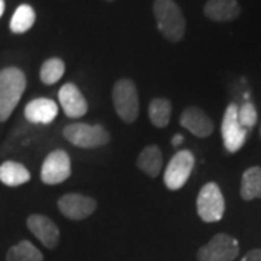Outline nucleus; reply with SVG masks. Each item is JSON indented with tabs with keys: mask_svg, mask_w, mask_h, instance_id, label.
<instances>
[{
	"mask_svg": "<svg viewBox=\"0 0 261 261\" xmlns=\"http://www.w3.org/2000/svg\"><path fill=\"white\" fill-rule=\"evenodd\" d=\"M6 261H44V255L32 243L20 241L10 247L6 254Z\"/></svg>",
	"mask_w": 261,
	"mask_h": 261,
	"instance_id": "412c9836",
	"label": "nucleus"
},
{
	"mask_svg": "<svg viewBox=\"0 0 261 261\" xmlns=\"http://www.w3.org/2000/svg\"><path fill=\"white\" fill-rule=\"evenodd\" d=\"M180 125L197 138H206L214 132L212 119L197 106L186 108L180 116Z\"/></svg>",
	"mask_w": 261,
	"mask_h": 261,
	"instance_id": "ddd939ff",
	"label": "nucleus"
},
{
	"mask_svg": "<svg viewBox=\"0 0 261 261\" xmlns=\"http://www.w3.org/2000/svg\"><path fill=\"white\" fill-rule=\"evenodd\" d=\"M112 100L115 111L122 121L134 123L140 115V97L135 83L129 79L118 80L112 90Z\"/></svg>",
	"mask_w": 261,
	"mask_h": 261,
	"instance_id": "7ed1b4c3",
	"label": "nucleus"
},
{
	"mask_svg": "<svg viewBox=\"0 0 261 261\" xmlns=\"http://www.w3.org/2000/svg\"><path fill=\"white\" fill-rule=\"evenodd\" d=\"M58 100L68 118H82L89 111L86 97L74 83H65L60 89Z\"/></svg>",
	"mask_w": 261,
	"mask_h": 261,
	"instance_id": "f8f14e48",
	"label": "nucleus"
},
{
	"mask_svg": "<svg viewBox=\"0 0 261 261\" xmlns=\"http://www.w3.org/2000/svg\"><path fill=\"white\" fill-rule=\"evenodd\" d=\"M106 2H115V0H106Z\"/></svg>",
	"mask_w": 261,
	"mask_h": 261,
	"instance_id": "bb28decb",
	"label": "nucleus"
},
{
	"mask_svg": "<svg viewBox=\"0 0 261 261\" xmlns=\"http://www.w3.org/2000/svg\"><path fill=\"white\" fill-rule=\"evenodd\" d=\"M240 254L238 241L228 233H216L196 254L197 261H232Z\"/></svg>",
	"mask_w": 261,
	"mask_h": 261,
	"instance_id": "423d86ee",
	"label": "nucleus"
},
{
	"mask_svg": "<svg viewBox=\"0 0 261 261\" xmlns=\"http://www.w3.org/2000/svg\"><path fill=\"white\" fill-rule=\"evenodd\" d=\"M152 10L163 37L170 42H178L185 38L186 19L174 0H154Z\"/></svg>",
	"mask_w": 261,
	"mask_h": 261,
	"instance_id": "f03ea898",
	"label": "nucleus"
},
{
	"mask_svg": "<svg viewBox=\"0 0 261 261\" xmlns=\"http://www.w3.org/2000/svg\"><path fill=\"white\" fill-rule=\"evenodd\" d=\"M71 176V161L64 149H56L48 154L42 167L41 180L45 185H60Z\"/></svg>",
	"mask_w": 261,
	"mask_h": 261,
	"instance_id": "6e6552de",
	"label": "nucleus"
},
{
	"mask_svg": "<svg viewBox=\"0 0 261 261\" xmlns=\"http://www.w3.org/2000/svg\"><path fill=\"white\" fill-rule=\"evenodd\" d=\"M137 166L149 177H159L163 168V152L157 145H148L137 159Z\"/></svg>",
	"mask_w": 261,
	"mask_h": 261,
	"instance_id": "f3484780",
	"label": "nucleus"
},
{
	"mask_svg": "<svg viewBox=\"0 0 261 261\" xmlns=\"http://www.w3.org/2000/svg\"><path fill=\"white\" fill-rule=\"evenodd\" d=\"M197 215L203 222L212 224L222 219L225 214V199L216 183H206L196 199Z\"/></svg>",
	"mask_w": 261,
	"mask_h": 261,
	"instance_id": "39448f33",
	"label": "nucleus"
},
{
	"mask_svg": "<svg viewBox=\"0 0 261 261\" xmlns=\"http://www.w3.org/2000/svg\"><path fill=\"white\" fill-rule=\"evenodd\" d=\"M57 205L65 218L71 221H82L93 214L97 207V202L93 197L80 193H67L58 199Z\"/></svg>",
	"mask_w": 261,
	"mask_h": 261,
	"instance_id": "9d476101",
	"label": "nucleus"
},
{
	"mask_svg": "<svg viewBox=\"0 0 261 261\" xmlns=\"http://www.w3.org/2000/svg\"><path fill=\"white\" fill-rule=\"evenodd\" d=\"M148 116L155 128H166L170 123L171 116V102L164 97H155L149 102Z\"/></svg>",
	"mask_w": 261,
	"mask_h": 261,
	"instance_id": "6ab92c4d",
	"label": "nucleus"
},
{
	"mask_svg": "<svg viewBox=\"0 0 261 261\" xmlns=\"http://www.w3.org/2000/svg\"><path fill=\"white\" fill-rule=\"evenodd\" d=\"M203 13L214 22H232L241 16L238 0H207Z\"/></svg>",
	"mask_w": 261,
	"mask_h": 261,
	"instance_id": "2eb2a0df",
	"label": "nucleus"
},
{
	"mask_svg": "<svg viewBox=\"0 0 261 261\" xmlns=\"http://www.w3.org/2000/svg\"><path fill=\"white\" fill-rule=\"evenodd\" d=\"M65 73V64L61 58H48L44 64L41 65V70H39V79L41 82L47 86H53L57 82L61 80V77Z\"/></svg>",
	"mask_w": 261,
	"mask_h": 261,
	"instance_id": "4be33fe9",
	"label": "nucleus"
},
{
	"mask_svg": "<svg viewBox=\"0 0 261 261\" xmlns=\"http://www.w3.org/2000/svg\"><path fill=\"white\" fill-rule=\"evenodd\" d=\"M195 167V157L189 149H180L170 160L164 171V185L170 190H178L185 186Z\"/></svg>",
	"mask_w": 261,
	"mask_h": 261,
	"instance_id": "0eeeda50",
	"label": "nucleus"
},
{
	"mask_svg": "<svg viewBox=\"0 0 261 261\" xmlns=\"http://www.w3.org/2000/svg\"><path fill=\"white\" fill-rule=\"evenodd\" d=\"M35 19H37V15H35L34 8L23 3L15 10L13 16L10 19V31L13 34H25L34 27Z\"/></svg>",
	"mask_w": 261,
	"mask_h": 261,
	"instance_id": "aec40b11",
	"label": "nucleus"
},
{
	"mask_svg": "<svg viewBox=\"0 0 261 261\" xmlns=\"http://www.w3.org/2000/svg\"><path fill=\"white\" fill-rule=\"evenodd\" d=\"M183 135H180V134H177V135H174L173 137V141H171V144L174 145V147H178V145H181V142H183Z\"/></svg>",
	"mask_w": 261,
	"mask_h": 261,
	"instance_id": "393cba45",
	"label": "nucleus"
},
{
	"mask_svg": "<svg viewBox=\"0 0 261 261\" xmlns=\"http://www.w3.org/2000/svg\"><path fill=\"white\" fill-rule=\"evenodd\" d=\"M260 135H261V128H260Z\"/></svg>",
	"mask_w": 261,
	"mask_h": 261,
	"instance_id": "cd10ccee",
	"label": "nucleus"
},
{
	"mask_svg": "<svg viewBox=\"0 0 261 261\" xmlns=\"http://www.w3.org/2000/svg\"><path fill=\"white\" fill-rule=\"evenodd\" d=\"M221 132L228 152H237L238 149H241L247 140L248 130L243 128V125L238 121V106L235 103H231L225 111Z\"/></svg>",
	"mask_w": 261,
	"mask_h": 261,
	"instance_id": "1a4fd4ad",
	"label": "nucleus"
},
{
	"mask_svg": "<svg viewBox=\"0 0 261 261\" xmlns=\"http://www.w3.org/2000/svg\"><path fill=\"white\" fill-rule=\"evenodd\" d=\"M257 111L252 103L247 102L238 108V121L247 130L254 128V125L257 123Z\"/></svg>",
	"mask_w": 261,
	"mask_h": 261,
	"instance_id": "5701e85b",
	"label": "nucleus"
},
{
	"mask_svg": "<svg viewBox=\"0 0 261 261\" xmlns=\"http://www.w3.org/2000/svg\"><path fill=\"white\" fill-rule=\"evenodd\" d=\"M25 118L27 121L35 125H48L54 121L58 115V106L54 100L47 97L34 99L25 106Z\"/></svg>",
	"mask_w": 261,
	"mask_h": 261,
	"instance_id": "4468645a",
	"label": "nucleus"
},
{
	"mask_svg": "<svg viewBox=\"0 0 261 261\" xmlns=\"http://www.w3.org/2000/svg\"><path fill=\"white\" fill-rule=\"evenodd\" d=\"M27 226L38 241L49 250H54L60 243V229L48 216L34 214L27 219Z\"/></svg>",
	"mask_w": 261,
	"mask_h": 261,
	"instance_id": "9b49d317",
	"label": "nucleus"
},
{
	"mask_svg": "<svg viewBox=\"0 0 261 261\" xmlns=\"http://www.w3.org/2000/svg\"><path fill=\"white\" fill-rule=\"evenodd\" d=\"M240 193L244 200L261 199V167L254 166L244 171Z\"/></svg>",
	"mask_w": 261,
	"mask_h": 261,
	"instance_id": "a211bd4d",
	"label": "nucleus"
},
{
	"mask_svg": "<svg viewBox=\"0 0 261 261\" xmlns=\"http://www.w3.org/2000/svg\"><path fill=\"white\" fill-rule=\"evenodd\" d=\"M31 173L18 161H5L0 164V181L8 187H18L28 183Z\"/></svg>",
	"mask_w": 261,
	"mask_h": 261,
	"instance_id": "dca6fc26",
	"label": "nucleus"
},
{
	"mask_svg": "<svg viewBox=\"0 0 261 261\" xmlns=\"http://www.w3.org/2000/svg\"><path fill=\"white\" fill-rule=\"evenodd\" d=\"M241 261H261V250L260 248H254L251 251H248L241 258Z\"/></svg>",
	"mask_w": 261,
	"mask_h": 261,
	"instance_id": "b1692460",
	"label": "nucleus"
},
{
	"mask_svg": "<svg viewBox=\"0 0 261 261\" xmlns=\"http://www.w3.org/2000/svg\"><path fill=\"white\" fill-rule=\"evenodd\" d=\"M5 8H6L5 0H0V18H2V15H3V12H5Z\"/></svg>",
	"mask_w": 261,
	"mask_h": 261,
	"instance_id": "a878e982",
	"label": "nucleus"
},
{
	"mask_svg": "<svg viewBox=\"0 0 261 261\" xmlns=\"http://www.w3.org/2000/svg\"><path fill=\"white\" fill-rule=\"evenodd\" d=\"M64 138L79 148H99L111 141V135L103 125H87L82 122L70 123L63 129Z\"/></svg>",
	"mask_w": 261,
	"mask_h": 261,
	"instance_id": "20e7f679",
	"label": "nucleus"
},
{
	"mask_svg": "<svg viewBox=\"0 0 261 261\" xmlns=\"http://www.w3.org/2000/svg\"><path fill=\"white\" fill-rule=\"evenodd\" d=\"M27 89V75L18 67L0 70V122H6L16 109Z\"/></svg>",
	"mask_w": 261,
	"mask_h": 261,
	"instance_id": "f257e3e1",
	"label": "nucleus"
}]
</instances>
